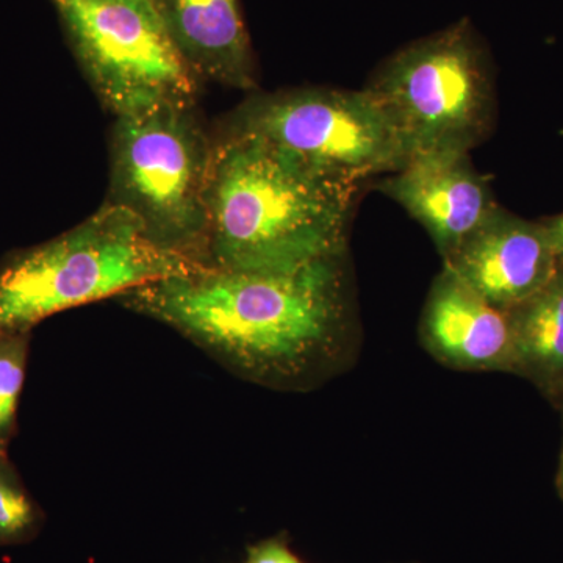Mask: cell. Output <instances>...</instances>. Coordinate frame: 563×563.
Returning <instances> with one entry per match:
<instances>
[{"label":"cell","mask_w":563,"mask_h":563,"mask_svg":"<svg viewBox=\"0 0 563 563\" xmlns=\"http://www.w3.org/2000/svg\"><path fill=\"white\" fill-rule=\"evenodd\" d=\"M563 402V387H562V390L561 393H559V396H558V399H555V406H561V404Z\"/></svg>","instance_id":"cell-18"},{"label":"cell","mask_w":563,"mask_h":563,"mask_svg":"<svg viewBox=\"0 0 563 563\" xmlns=\"http://www.w3.org/2000/svg\"><path fill=\"white\" fill-rule=\"evenodd\" d=\"M443 266L507 312L542 290L561 263L542 221L523 220L499 207Z\"/></svg>","instance_id":"cell-9"},{"label":"cell","mask_w":563,"mask_h":563,"mask_svg":"<svg viewBox=\"0 0 563 563\" xmlns=\"http://www.w3.org/2000/svg\"><path fill=\"white\" fill-rule=\"evenodd\" d=\"M357 190L228 129L211 151L206 265L291 273L346 255Z\"/></svg>","instance_id":"cell-2"},{"label":"cell","mask_w":563,"mask_h":563,"mask_svg":"<svg viewBox=\"0 0 563 563\" xmlns=\"http://www.w3.org/2000/svg\"><path fill=\"white\" fill-rule=\"evenodd\" d=\"M559 409H561L563 413V402L561 404V406H559Z\"/></svg>","instance_id":"cell-19"},{"label":"cell","mask_w":563,"mask_h":563,"mask_svg":"<svg viewBox=\"0 0 563 563\" xmlns=\"http://www.w3.org/2000/svg\"><path fill=\"white\" fill-rule=\"evenodd\" d=\"M211 151L195 102L117 117L107 202L132 211L158 246L206 265Z\"/></svg>","instance_id":"cell-5"},{"label":"cell","mask_w":563,"mask_h":563,"mask_svg":"<svg viewBox=\"0 0 563 563\" xmlns=\"http://www.w3.org/2000/svg\"><path fill=\"white\" fill-rule=\"evenodd\" d=\"M174 46L198 79L235 90L257 87L240 0H151Z\"/></svg>","instance_id":"cell-11"},{"label":"cell","mask_w":563,"mask_h":563,"mask_svg":"<svg viewBox=\"0 0 563 563\" xmlns=\"http://www.w3.org/2000/svg\"><path fill=\"white\" fill-rule=\"evenodd\" d=\"M555 484H558L559 495H561L562 499H563V444H562L561 461H559L558 481H555Z\"/></svg>","instance_id":"cell-17"},{"label":"cell","mask_w":563,"mask_h":563,"mask_svg":"<svg viewBox=\"0 0 563 563\" xmlns=\"http://www.w3.org/2000/svg\"><path fill=\"white\" fill-rule=\"evenodd\" d=\"M229 129L265 141L310 172L354 187L409 162L383 107L365 88L257 96L236 111Z\"/></svg>","instance_id":"cell-6"},{"label":"cell","mask_w":563,"mask_h":563,"mask_svg":"<svg viewBox=\"0 0 563 563\" xmlns=\"http://www.w3.org/2000/svg\"><path fill=\"white\" fill-rule=\"evenodd\" d=\"M365 90L383 107L409 158L470 154L495 122L490 49L468 18L393 52Z\"/></svg>","instance_id":"cell-4"},{"label":"cell","mask_w":563,"mask_h":563,"mask_svg":"<svg viewBox=\"0 0 563 563\" xmlns=\"http://www.w3.org/2000/svg\"><path fill=\"white\" fill-rule=\"evenodd\" d=\"M509 314L514 374L555 402L563 387V266Z\"/></svg>","instance_id":"cell-12"},{"label":"cell","mask_w":563,"mask_h":563,"mask_svg":"<svg viewBox=\"0 0 563 563\" xmlns=\"http://www.w3.org/2000/svg\"><path fill=\"white\" fill-rule=\"evenodd\" d=\"M43 518L9 454H0V547L31 542L38 533Z\"/></svg>","instance_id":"cell-13"},{"label":"cell","mask_w":563,"mask_h":563,"mask_svg":"<svg viewBox=\"0 0 563 563\" xmlns=\"http://www.w3.org/2000/svg\"><path fill=\"white\" fill-rule=\"evenodd\" d=\"M420 340L448 368L514 374L509 314L444 266L426 298Z\"/></svg>","instance_id":"cell-10"},{"label":"cell","mask_w":563,"mask_h":563,"mask_svg":"<svg viewBox=\"0 0 563 563\" xmlns=\"http://www.w3.org/2000/svg\"><path fill=\"white\" fill-rule=\"evenodd\" d=\"M196 263L158 246L143 222L106 202L70 231L0 263V335L32 332L46 318L190 272Z\"/></svg>","instance_id":"cell-3"},{"label":"cell","mask_w":563,"mask_h":563,"mask_svg":"<svg viewBox=\"0 0 563 563\" xmlns=\"http://www.w3.org/2000/svg\"><path fill=\"white\" fill-rule=\"evenodd\" d=\"M118 299L240 377L276 390L317 387L344 372L358 351L347 254L291 273L196 265Z\"/></svg>","instance_id":"cell-1"},{"label":"cell","mask_w":563,"mask_h":563,"mask_svg":"<svg viewBox=\"0 0 563 563\" xmlns=\"http://www.w3.org/2000/svg\"><path fill=\"white\" fill-rule=\"evenodd\" d=\"M544 229H547L550 242L553 244L555 257L563 266V213L555 214V217L547 218L542 221Z\"/></svg>","instance_id":"cell-16"},{"label":"cell","mask_w":563,"mask_h":563,"mask_svg":"<svg viewBox=\"0 0 563 563\" xmlns=\"http://www.w3.org/2000/svg\"><path fill=\"white\" fill-rule=\"evenodd\" d=\"M246 563H306L298 558L287 543L279 539H269L254 544L247 551Z\"/></svg>","instance_id":"cell-15"},{"label":"cell","mask_w":563,"mask_h":563,"mask_svg":"<svg viewBox=\"0 0 563 563\" xmlns=\"http://www.w3.org/2000/svg\"><path fill=\"white\" fill-rule=\"evenodd\" d=\"M74 54L103 106L135 113L195 102L199 79L151 0H54Z\"/></svg>","instance_id":"cell-7"},{"label":"cell","mask_w":563,"mask_h":563,"mask_svg":"<svg viewBox=\"0 0 563 563\" xmlns=\"http://www.w3.org/2000/svg\"><path fill=\"white\" fill-rule=\"evenodd\" d=\"M32 332L0 335V454L9 446L18 429V406L24 387Z\"/></svg>","instance_id":"cell-14"},{"label":"cell","mask_w":563,"mask_h":563,"mask_svg":"<svg viewBox=\"0 0 563 563\" xmlns=\"http://www.w3.org/2000/svg\"><path fill=\"white\" fill-rule=\"evenodd\" d=\"M379 190L420 222L443 262L501 207L468 152L413 155Z\"/></svg>","instance_id":"cell-8"}]
</instances>
